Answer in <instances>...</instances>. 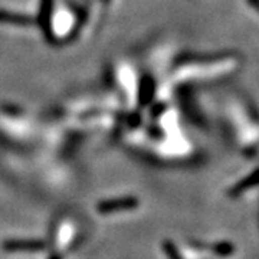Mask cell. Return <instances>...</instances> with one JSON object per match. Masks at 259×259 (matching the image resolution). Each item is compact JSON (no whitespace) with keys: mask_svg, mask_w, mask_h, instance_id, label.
Wrapping results in <instances>:
<instances>
[{"mask_svg":"<svg viewBox=\"0 0 259 259\" xmlns=\"http://www.w3.org/2000/svg\"><path fill=\"white\" fill-rule=\"evenodd\" d=\"M52 2L54 0H42V6H40V10H39V22L44 25L45 30H48V23H49V19H51Z\"/></svg>","mask_w":259,"mask_h":259,"instance_id":"obj_5","label":"cell"},{"mask_svg":"<svg viewBox=\"0 0 259 259\" xmlns=\"http://www.w3.org/2000/svg\"><path fill=\"white\" fill-rule=\"evenodd\" d=\"M163 250L166 253V256L168 259H183V256L180 255V252L177 250V248L175 246V243L170 241L163 242Z\"/></svg>","mask_w":259,"mask_h":259,"instance_id":"obj_6","label":"cell"},{"mask_svg":"<svg viewBox=\"0 0 259 259\" xmlns=\"http://www.w3.org/2000/svg\"><path fill=\"white\" fill-rule=\"evenodd\" d=\"M102 2H104V3H108V2H110V0H102Z\"/></svg>","mask_w":259,"mask_h":259,"instance_id":"obj_8","label":"cell"},{"mask_svg":"<svg viewBox=\"0 0 259 259\" xmlns=\"http://www.w3.org/2000/svg\"><path fill=\"white\" fill-rule=\"evenodd\" d=\"M249 3V6L252 9H255L259 13V0H246Z\"/></svg>","mask_w":259,"mask_h":259,"instance_id":"obj_7","label":"cell"},{"mask_svg":"<svg viewBox=\"0 0 259 259\" xmlns=\"http://www.w3.org/2000/svg\"><path fill=\"white\" fill-rule=\"evenodd\" d=\"M259 185V168H256L255 171H252L249 176H246L245 179H242L239 183H236V185L232 187L231 190H229V196L232 197H238V196H241L245 192H248L249 189L252 187H255V186Z\"/></svg>","mask_w":259,"mask_h":259,"instance_id":"obj_3","label":"cell"},{"mask_svg":"<svg viewBox=\"0 0 259 259\" xmlns=\"http://www.w3.org/2000/svg\"><path fill=\"white\" fill-rule=\"evenodd\" d=\"M6 252H40L47 249V243L35 239H9L3 242Z\"/></svg>","mask_w":259,"mask_h":259,"instance_id":"obj_2","label":"cell"},{"mask_svg":"<svg viewBox=\"0 0 259 259\" xmlns=\"http://www.w3.org/2000/svg\"><path fill=\"white\" fill-rule=\"evenodd\" d=\"M139 206V200L133 196L125 197H117L110 200H102L101 203L97 204V210L101 214H110V213L120 212V210H131Z\"/></svg>","mask_w":259,"mask_h":259,"instance_id":"obj_1","label":"cell"},{"mask_svg":"<svg viewBox=\"0 0 259 259\" xmlns=\"http://www.w3.org/2000/svg\"><path fill=\"white\" fill-rule=\"evenodd\" d=\"M0 22L2 23H10V25H19V26H28L32 23V19L23 15L12 13L6 10H0Z\"/></svg>","mask_w":259,"mask_h":259,"instance_id":"obj_4","label":"cell"}]
</instances>
